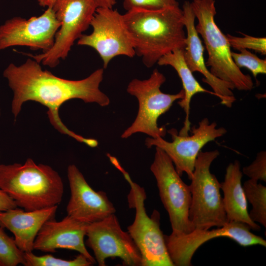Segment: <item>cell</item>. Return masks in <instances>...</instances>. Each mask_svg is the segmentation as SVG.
Returning <instances> with one entry per match:
<instances>
[{
  "instance_id": "cell-1",
  "label": "cell",
  "mask_w": 266,
  "mask_h": 266,
  "mask_svg": "<svg viewBox=\"0 0 266 266\" xmlns=\"http://www.w3.org/2000/svg\"><path fill=\"white\" fill-rule=\"evenodd\" d=\"M3 75L13 93L11 111L15 118L24 102L34 101L47 108L50 122L59 132L91 147L98 146L96 139L85 138L69 130L60 119L59 110L64 102L73 99L101 106L108 105L109 98L99 88L103 79V68L96 70L81 80H68L42 69L40 63L30 57L20 66L10 64Z\"/></svg>"
},
{
  "instance_id": "cell-2",
  "label": "cell",
  "mask_w": 266,
  "mask_h": 266,
  "mask_svg": "<svg viewBox=\"0 0 266 266\" xmlns=\"http://www.w3.org/2000/svg\"><path fill=\"white\" fill-rule=\"evenodd\" d=\"M122 15L135 54L147 67L174 50L184 48L186 36L179 5L154 10L134 9Z\"/></svg>"
},
{
  "instance_id": "cell-3",
  "label": "cell",
  "mask_w": 266,
  "mask_h": 266,
  "mask_svg": "<svg viewBox=\"0 0 266 266\" xmlns=\"http://www.w3.org/2000/svg\"><path fill=\"white\" fill-rule=\"evenodd\" d=\"M0 189L26 211L58 205L64 194L59 174L50 166L36 164L31 158L23 164H0Z\"/></svg>"
},
{
  "instance_id": "cell-4",
  "label": "cell",
  "mask_w": 266,
  "mask_h": 266,
  "mask_svg": "<svg viewBox=\"0 0 266 266\" xmlns=\"http://www.w3.org/2000/svg\"><path fill=\"white\" fill-rule=\"evenodd\" d=\"M191 3L198 20L196 29L208 54L205 64L210 67L211 73L239 91L251 90L254 87L252 77L243 73L234 64L226 35L216 24L215 0H193Z\"/></svg>"
},
{
  "instance_id": "cell-5",
  "label": "cell",
  "mask_w": 266,
  "mask_h": 266,
  "mask_svg": "<svg viewBox=\"0 0 266 266\" xmlns=\"http://www.w3.org/2000/svg\"><path fill=\"white\" fill-rule=\"evenodd\" d=\"M217 150L199 153L189 187L191 203L189 218L193 229L221 227L228 222L220 193V183L210 171V166L219 156Z\"/></svg>"
},
{
  "instance_id": "cell-6",
  "label": "cell",
  "mask_w": 266,
  "mask_h": 266,
  "mask_svg": "<svg viewBox=\"0 0 266 266\" xmlns=\"http://www.w3.org/2000/svg\"><path fill=\"white\" fill-rule=\"evenodd\" d=\"M109 160L122 173L131 187L128 201L129 205L135 208V215L133 222L127 229L140 253L141 266H174L167 250L165 235L160 229L159 213L154 210L151 217L147 215L144 190L132 181L115 157L110 156Z\"/></svg>"
},
{
  "instance_id": "cell-7",
  "label": "cell",
  "mask_w": 266,
  "mask_h": 266,
  "mask_svg": "<svg viewBox=\"0 0 266 266\" xmlns=\"http://www.w3.org/2000/svg\"><path fill=\"white\" fill-rule=\"evenodd\" d=\"M166 80L164 75L157 68L145 80L133 79L127 91L135 97L139 103L137 115L134 122L121 135L127 138L137 133H145L150 137H164L166 131L165 127H159L158 118L167 112L177 100L184 96L183 89L174 94H166L160 90Z\"/></svg>"
},
{
  "instance_id": "cell-8",
  "label": "cell",
  "mask_w": 266,
  "mask_h": 266,
  "mask_svg": "<svg viewBox=\"0 0 266 266\" xmlns=\"http://www.w3.org/2000/svg\"><path fill=\"white\" fill-rule=\"evenodd\" d=\"M98 7L97 0H59L52 8L60 23L52 47L41 54L27 55L44 66H56L90 26Z\"/></svg>"
},
{
  "instance_id": "cell-9",
  "label": "cell",
  "mask_w": 266,
  "mask_h": 266,
  "mask_svg": "<svg viewBox=\"0 0 266 266\" xmlns=\"http://www.w3.org/2000/svg\"><path fill=\"white\" fill-rule=\"evenodd\" d=\"M150 170L156 179L161 201L168 214L172 233L191 232L194 229L189 218L191 203L189 185L182 180L170 158L158 147Z\"/></svg>"
},
{
  "instance_id": "cell-10",
  "label": "cell",
  "mask_w": 266,
  "mask_h": 266,
  "mask_svg": "<svg viewBox=\"0 0 266 266\" xmlns=\"http://www.w3.org/2000/svg\"><path fill=\"white\" fill-rule=\"evenodd\" d=\"M247 224L230 222L215 229H194L187 233L165 235L169 256L174 266H191L192 257L197 249L203 243L215 238H229L243 247L259 245L266 247L263 237L252 233Z\"/></svg>"
},
{
  "instance_id": "cell-11",
  "label": "cell",
  "mask_w": 266,
  "mask_h": 266,
  "mask_svg": "<svg viewBox=\"0 0 266 266\" xmlns=\"http://www.w3.org/2000/svg\"><path fill=\"white\" fill-rule=\"evenodd\" d=\"M90 26L93 28L92 33L82 34L78 39L77 44L94 49L102 59L104 68L117 56L133 58L135 55L123 15L117 10L98 7Z\"/></svg>"
},
{
  "instance_id": "cell-12",
  "label": "cell",
  "mask_w": 266,
  "mask_h": 266,
  "mask_svg": "<svg viewBox=\"0 0 266 266\" xmlns=\"http://www.w3.org/2000/svg\"><path fill=\"white\" fill-rule=\"evenodd\" d=\"M86 245L92 250L99 266L108 258H119L125 266H141L140 253L128 232L124 231L115 213L89 224Z\"/></svg>"
},
{
  "instance_id": "cell-13",
  "label": "cell",
  "mask_w": 266,
  "mask_h": 266,
  "mask_svg": "<svg viewBox=\"0 0 266 266\" xmlns=\"http://www.w3.org/2000/svg\"><path fill=\"white\" fill-rule=\"evenodd\" d=\"M227 132L225 128H217L215 122L210 123L207 118H204L193 128L191 135H180L175 130L171 129L168 131L171 142L161 137H150L146 139L145 144L148 148L155 146L162 149L172 161L177 173L181 176L186 173L190 180L196 160L203 147Z\"/></svg>"
},
{
  "instance_id": "cell-14",
  "label": "cell",
  "mask_w": 266,
  "mask_h": 266,
  "mask_svg": "<svg viewBox=\"0 0 266 266\" xmlns=\"http://www.w3.org/2000/svg\"><path fill=\"white\" fill-rule=\"evenodd\" d=\"M60 27L52 8H47L40 16L28 19L12 18L0 26V51L22 46L46 52L52 47Z\"/></svg>"
},
{
  "instance_id": "cell-15",
  "label": "cell",
  "mask_w": 266,
  "mask_h": 266,
  "mask_svg": "<svg viewBox=\"0 0 266 266\" xmlns=\"http://www.w3.org/2000/svg\"><path fill=\"white\" fill-rule=\"evenodd\" d=\"M70 197L66 206L67 215L81 222L91 223L114 214L116 209L103 191H95L74 165L67 170Z\"/></svg>"
},
{
  "instance_id": "cell-16",
  "label": "cell",
  "mask_w": 266,
  "mask_h": 266,
  "mask_svg": "<svg viewBox=\"0 0 266 266\" xmlns=\"http://www.w3.org/2000/svg\"><path fill=\"white\" fill-rule=\"evenodd\" d=\"M182 9L187 32L183 56L187 66L192 72L197 71L202 74V81L211 88L222 104L232 107L236 100L233 92L234 88L231 84L215 76L207 67L203 56L204 47L196 29V17L191 2L184 1Z\"/></svg>"
},
{
  "instance_id": "cell-17",
  "label": "cell",
  "mask_w": 266,
  "mask_h": 266,
  "mask_svg": "<svg viewBox=\"0 0 266 266\" xmlns=\"http://www.w3.org/2000/svg\"><path fill=\"white\" fill-rule=\"evenodd\" d=\"M89 224L67 215L59 221L54 219L49 220L39 231L33 250L50 253H54L59 249L75 250L94 264L96 260L87 250L84 242Z\"/></svg>"
},
{
  "instance_id": "cell-18",
  "label": "cell",
  "mask_w": 266,
  "mask_h": 266,
  "mask_svg": "<svg viewBox=\"0 0 266 266\" xmlns=\"http://www.w3.org/2000/svg\"><path fill=\"white\" fill-rule=\"evenodd\" d=\"M58 205L32 211L17 207L0 212V226L11 232L18 248L23 252H33L36 237L43 225L54 219Z\"/></svg>"
},
{
  "instance_id": "cell-19",
  "label": "cell",
  "mask_w": 266,
  "mask_h": 266,
  "mask_svg": "<svg viewBox=\"0 0 266 266\" xmlns=\"http://www.w3.org/2000/svg\"><path fill=\"white\" fill-rule=\"evenodd\" d=\"M242 175L240 162L235 160L227 166L224 180L220 183L227 219L228 222H241L248 225L251 230L259 231L261 227L249 215L247 200L241 184Z\"/></svg>"
},
{
  "instance_id": "cell-20",
  "label": "cell",
  "mask_w": 266,
  "mask_h": 266,
  "mask_svg": "<svg viewBox=\"0 0 266 266\" xmlns=\"http://www.w3.org/2000/svg\"><path fill=\"white\" fill-rule=\"evenodd\" d=\"M184 48L174 50L161 58L157 64L159 66H170L177 72L183 86L184 98L178 102V104L185 112L184 126L178 133L182 136L188 135L190 131L191 123L189 120L190 103L192 98L197 94L200 93L214 95L213 92L202 87L194 77L187 66L183 56Z\"/></svg>"
},
{
  "instance_id": "cell-21",
  "label": "cell",
  "mask_w": 266,
  "mask_h": 266,
  "mask_svg": "<svg viewBox=\"0 0 266 266\" xmlns=\"http://www.w3.org/2000/svg\"><path fill=\"white\" fill-rule=\"evenodd\" d=\"M247 200L251 204L249 213L251 220L266 228V187L249 179L242 185Z\"/></svg>"
},
{
  "instance_id": "cell-22",
  "label": "cell",
  "mask_w": 266,
  "mask_h": 266,
  "mask_svg": "<svg viewBox=\"0 0 266 266\" xmlns=\"http://www.w3.org/2000/svg\"><path fill=\"white\" fill-rule=\"evenodd\" d=\"M24 257L25 266H90L93 265L81 254L69 260L56 258L50 254L37 256L33 252H25Z\"/></svg>"
},
{
  "instance_id": "cell-23",
  "label": "cell",
  "mask_w": 266,
  "mask_h": 266,
  "mask_svg": "<svg viewBox=\"0 0 266 266\" xmlns=\"http://www.w3.org/2000/svg\"><path fill=\"white\" fill-rule=\"evenodd\" d=\"M24 254L16 245L14 239L9 236L0 226V266L24 265Z\"/></svg>"
},
{
  "instance_id": "cell-24",
  "label": "cell",
  "mask_w": 266,
  "mask_h": 266,
  "mask_svg": "<svg viewBox=\"0 0 266 266\" xmlns=\"http://www.w3.org/2000/svg\"><path fill=\"white\" fill-rule=\"evenodd\" d=\"M239 53L232 51V57L236 66L240 69L245 67L256 78L260 74L266 73V60L259 58L247 49H239Z\"/></svg>"
},
{
  "instance_id": "cell-25",
  "label": "cell",
  "mask_w": 266,
  "mask_h": 266,
  "mask_svg": "<svg viewBox=\"0 0 266 266\" xmlns=\"http://www.w3.org/2000/svg\"><path fill=\"white\" fill-rule=\"evenodd\" d=\"M243 37H237L227 34L228 41L232 47L236 50L250 49L263 55L266 54V38L254 37L240 33Z\"/></svg>"
},
{
  "instance_id": "cell-26",
  "label": "cell",
  "mask_w": 266,
  "mask_h": 266,
  "mask_svg": "<svg viewBox=\"0 0 266 266\" xmlns=\"http://www.w3.org/2000/svg\"><path fill=\"white\" fill-rule=\"evenodd\" d=\"M127 11L134 9L154 10L179 5L177 0H123Z\"/></svg>"
},
{
  "instance_id": "cell-27",
  "label": "cell",
  "mask_w": 266,
  "mask_h": 266,
  "mask_svg": "<svg viewBox=\"0 0 266 266\" xmlns=\"http://www.w3.org/2000/svg\"><path fill=\"white\" fill-rule=\"evenodd\" d=\"M242 173L249 179L266 182V152L261 151L257 154L255 159L249 166L243 167Z\"/></svg>"
},
{
  "instance_id": "cell-28",
  "label": "cell",
  "mask_w": 266,
  "mask_h": 266,
  "mask_svg": "<svg viewBox=\"0 0 266 266\" xmlns=\"http://www.w3.org/2000/svg\"><path fill=\"white\" fill-rule=\"evenodd\" d=\"M17 207L14 200L6 193L0 189V212Z\"/></svg>"
},
{
  "instance_id": "cell-29",
  "label": "cell",
  "mask_w": 266,
  "mask_h": 266,
  "mask_svg": "<svg viewBox=\"0 0 266 266\" xmlns=\"http://www.w3.org/2000/svg\"><path fill=\"white\" fill-rule=\"evenodd\" d=\"M38 4L42 7L53 8V7L60 0H37Z\"/></svg>"
},
{
  "instance_id": "cell-30",
  "label": "cell",
  "mask_w": 266,
  "mask_h": 266,
  "mask_svg": "<svg viewBox=\"0 0 266 266\" xmlns=\"http://www.w3.org/2000/svg\"><path fill=\"white\" fill-rule=\"evenodd\" d=\"M0 114H1V112H0Z\"/></svg>"
}]
</instances>
